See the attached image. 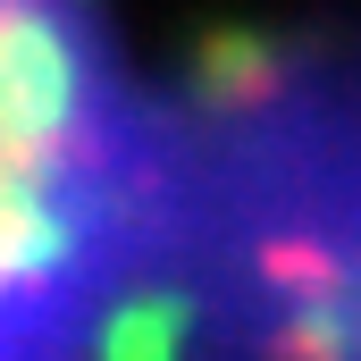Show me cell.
<instances>
[{"label":"cell","mask_w":361,"mask_h":361,"mask_svg":"<svg viewBox=\"0 0 361 361\" xmlns=\"http://www.w3.org/2000/svg\"><path fill=\"white\" fill-rule=\"evenodd\" d=\"M185 109L109 0H0V361H169Z\"/></svg>","instance_id":"cell-1"},{"label":"cell","mask_w":361,"mask_h":361,"mask_svg":"<svg viewBox=\"0 0 361 361\" xmlns=\"http://www.w3.org/2000/svg\"><path fill=\"white\" fill-rule=\"evenodd\" d=\"M177 109L169 361H361V34L269 42Z\"/></svg>","instance_id":"cell-2"}]
</instances>
